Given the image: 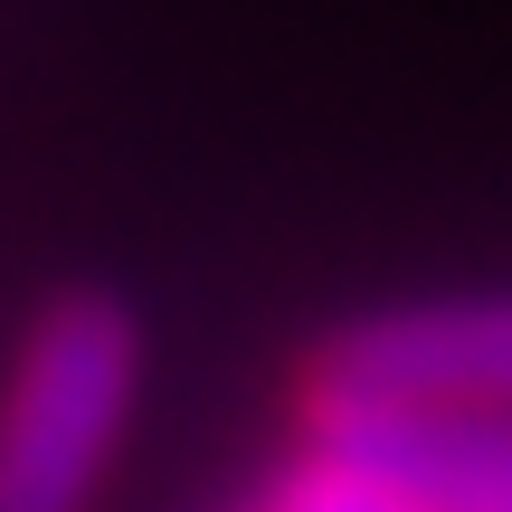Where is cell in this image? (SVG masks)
<instances>
[{"instance_id": "1", "label": "cell", "mask_w": 512, "mask_h": 512, "mask_svg": "<svg viewBox=\"0 0 512 512\" xmlns=\"http://www.w3.org/2000/svg\"><path fill=\"white\" fill-rule=\"evenodd\" d=\"M143 332L114 294H57L0 389V512H86L133 418Z\"/></svg>"}, {"instance_id": "3", "label": "cell", "mask_w": 512, "mask_h": 512, "mask_svg": "<svg viewBox=\"0 0 512 512\" xmlns=\"http://www.w3.org/2000/svg\"><path fill=\"white\" fill-rule=\"evenodd\" d=\"M323 389H380V399L437 408H503L512 418V294L465 304H389L323 342Z\"/></svg>"}, {"instance_id": "2", "label": "cell", "mask_w": 512, "mask_h": 512, "mask_svg": "<svg viewBox=\"0 0 512 512\" xmlns=\"http://www.w3.org/2000/svg\"><path fill=\"white\" fill-rule=\"evenodd\" d=\"M313 456L380 475L418 512H512V427L503 408H437L380 399V389H323L313 399Z\"/></svg>"}]
</instances>
